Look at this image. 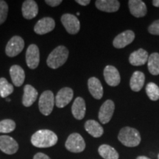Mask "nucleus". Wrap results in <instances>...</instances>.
<instances>
[{
    "label": "nucleus",
    "instance_id": "obj_1",
    "mask_svg": "<svg viewBox=\"0 0 159 159\" xmlns=\"http://www.w3.org/2000/svg\"><path fill=\"white\" fill-rule=\"evenodd\" d=\"M57 142V136L49 130H40L31 137V143L39 148H47L54 146Z\"/></svg>",
    "mask_w": 159,
    "mask_h": 159
},
{
    "label": "nucleus",
    "instance_id": "obj_2",
    "mask_svg": "<svg viewBox=\"0 0 159 159\" xmlns=\"http://www.w3.org/2000/svg\"><path fill=\"white\" fill-rule=\"evenodd\" d=\"M69 50L64 46H58L52 51L47 60V64L51 69H57L66 62Z\"/></svg>",
    "mask_w": 159,
    "mask_h": 159
},
{
    "label": "nucleus",
    "instance_id": "obj_3",
    "mask_svg": "<svg viewBox=\"0 0 159 159\" xmlns=\"http://www.w3.org/2000/svg\"><path fill=\"white\" fill-rule=\"evenodd\" d=\"M118 139L125 146L134 148L140 144L141 136L136 129L130 128V127H125L119 132Z\"/></svg>",
    "mask_w": 159,
    "mask_h": 159
},
{
    "label": "nucleus",
    "instance_id": "obj_4",
    "mask_svg": "<svg viewBox=\"0 0 159 159\" xmlns=\"http://www.w3.org/2000/svg\"><path fill=\"white\" fill-rule=\"evenodd\" d=\"M55 103V97L52 91H45L39 98V108L40 112L44 116H49L53 110Z\"/></svg>",
    "mask_w": 159,
    "mask_h": 159
},
{
    "label": "nucleus",
    "instance_id": "obj_5",
    "mask_svg": "<svg viewBox=\"0 0 159 159\" xmlns=\"http://www.w3.org/2000/svg\"><path fill=\"white\" fill-rule=\"evenodd\" d=\"M66 148L71 152H81L85 150V143L84 139L79 134L75 133L68 137L65 144Z\"/></svg>",
    "mask_w": 159,
    "mask_h": 159
},
{
    "label": "nucleus",
    "instance_id": "obj_6",
    "mask_svg": "<svg viewBox=\"0 0 159 159\" xmlns=\"http://www.w3.org/2000/svg\"><path fill=\"white\" fill-rule=\"evenodd\" d=\"M25 47V41L21 37L16 36L12 37L7 43L5 48V53L7 56L13 57L16 56L21 52Z\"/></svg>",
    "mask_w": 159,
    "mask_h": 159
},
{
    "label": "nucleus",
    "instance_id": "obj_7",
    "mask_svg": "<svg viewBox=\"0 0 159 159\" xmlns=\"http://www.w3.org/2000/svg\"><path fill=\"white\" fill-rule=\"evenodd\" d=\"M61 22L69 34L75 35L78 33L80 29V23L79 19L75 15L66 13L61 17Z\"/></svg>",
    "mask_w": 159,
    "mask_h": 159
},
{
    "label": "nucleus",
    "instance_id": "obj_8",
    "mask_svg": "<svg viewBox=\"0 0 159 159\" xmlns=\"http://www.w3.org/2000/svg\"><path fill=\"white\" fill-rule=\"evenodd\" d=\"M115 109L114 103L111 99H108L102 105L99 111V119L102 124H107L110 122L114 114Z\"/></svg>",
    "mask_w": 159,
    "mask_h": 159
},
{
    "label": "nucleus",
    "instance_id": "obj_9",
    "mask_svg": "<svg viewBox=\"0 0 159 159\" xmlns=\"http://www.w3.org/2000/svg\"><path fill=\"white\" fill-rule=\"evenodd\" d=\"M40 61V52L38 46L31 44L28 47L26 52V63L27 66L31 69L38 67Z\"/></svg>",
    "mask_w": 159,
    "mask_h": 159
},
{
    "label": "nucleus",
    "instance_id": "obj_10",
    "mask_svg": "<svg viewBox=\"0 0 159 159\" xmlns=\"http://www.w3.org/2000/svg\"><path fill=\"white\" fill-rule=\"evenodd\" d=\"M74 92L71 88L64 87L58 91L56 97H55V103L56 106L59 108H64L73 98Z\"/></svg>",
    "mask_w": 159,
    "mask_h": 159
},
{
    "label": "nucleus",
    "instance_id": "obj_11",
    "mask_svg": "<svg viewBox=\"0 0 159 159\" xmlns=\"http://www.w3.org/2000/svg\"><path fill=\"white\" fill-rule=\"evenodd\" d=\"M0 150L7 155H13L19 150V144L12 137L3 135L0 136Z\"/></svg>",
    "mask_w": 159,
    "mask_h": 159
},
{
    "label": "nucleus",
    "instance_id": "obj_12",
    "mask_svg": "<svg viewBox=\"0 0 159 159\" xmlns=\"http://www.w3.org/2000/svg\"><path fill=\"white\" fill-rule=\"evenodd\" d=\"M55 27V22L54 19L50 17H44L40 19L35 24L34 27V31L39 35H44L50 33L54 30Z\"/></svg>",
    "mask_w": 159,
    "mask_h": 159
},
{
    "label": "nucleus",
    "instance_id": "obj_13",
    "mask_svg": "<svg viewBox=\"0 0 159 159\" xmlns=\"http://www.w3.org/2000/svg\"><path fill=\"white\" fill-rule=\"evenodd\" d=\"M135 34L132 30H126L119 34L113 41V45L117 49H122L134 41Z\"/></svg>",
    "mask_w": 159,
    "mask_h": 159
},
{
    "label": "nucleus",
    "instance_id": "obj_14",
    "mask_svg": "<svg viewBox=\"0 0 159 159\" xmlns=\"http://www.w3.org/2000/svg\"><path fill=\"white\" fill-rule=\"evenodd\" d=\"M104 78L107 84L110 86H116L120 83V75L116 68L113 66H107L104 69Z\"/></svg>",
    "mask_w": 159,
    "mask_h": 159
},
{
    "label": "nucleus",
    "instance_id": "obj_15",
    "mask_svg": "<svg viewBox=\"0 0 159 159\" xmlns=\"http://www.w3.org/2000/svg\"><path fill=\"white\" fill-rule=\"evenodd\" d=\"M22 15L26 19H33L38 15L39 6L33 0H26L22 5Z\"/></svg>",
    "mask_w": 159,
    "mask_h": 159
},
{
    "label": "nucleus",
    "instance_id": "obj_16",
    "mask_svg": "<svg viewBox=\"0 0 159 159\" xmlns=\"http://www.w3.org/2000/svg\"><path fill=\"white\" fill-rule=\"evenodd\" d=\"M128 6L131 14L137 18L144 16L148 11L145 3L141 0H130L128 2Z\"/></svg>",
    "mask_w": 159,
    "mask_h": 159
},
{
    "label": "nucleus",
    "instance_id": "obj_17",
    "mask_svg": "<svg viewBox=\"0 0 159 159\" xmlns=\"http://www.w3.org/2000/svg\"><path fill=\"white\" fill-rule=\"evenodd\" d=\"M148 52L143 49H139L131 53L129 57V61L131 65L139 66L144 65L148 62Z\"/></svg>",
    "mask_w": 159,
    "mask_h": 159
},
{
    "label": "nucleus",
    "instance_id": "obj_18",
    "mask_svg": "<svg viewBox=\"0 0 159 159\" xmlns=\"http://www.w3.org/2000/svg\"><path fill=\"white\" fill-rule=\"evenodd\" d=\"M10 75L13 85L19 87L25 82V74L24 69L19 65L12 66L10 69Z\"/></svg>",
    "mask_w": 159,
    "mask_h": 159
},
{
    "label": "nucleus",
    "instance_id": "obj_19",
    "mask_svg": "<svg viewBox=\"0 0 159 159\" xmlns=\"http://www.w3.org/2000/svg\"><path fill=\"white\" fill-rule=\"evenodd\" d=\"M85 111H86V107H85V100L80 97H77L71 106V112L73 116L77 120H81L84 118Z\"/></svg>",
    "mask_w": 159,
    "mask_h": 159
},
{
    "label": "nucleus",
    "instance_id": "obj_20",
    "mask_svg": "<svg viewBox=\"0 0 159 159\" xmlns=\"http://www.w3.org/2000/svg\"><path fill=\"white\" fill-rule=\"evenodd\" d=\"M38 91L31 85H26L24 88L22 103L25 107H30L35 102L38 97Z\"/></svg>",
    "mask_w": 159,
    "mask_h": 159
},
{
    "label": "nucleus",
    "instance_id": "obj_21",
    "mask_svg": "<svg viewBox=\"0 0 159 159\" xmlns=\"http://www.w3.org/2000/svg\"><path fill=\"white\" fill-rule=\"evenodd\" d=\"M89 90L94 98L100 99L103 96V88L101 82L97 77H91L88 81Z\"/></svg>",
    "mask_w": 159,
    "mask_h": 159
},
{
    "label": "nucleus",
    "instance_id": "obj_22",
    "mask_svg": "<svg viewBox=\"0 0 159 159\" xmlns=\"http://www.w3.org/2000/svg\"><path fill=\"white\" fill-rule=\"evenodd\" d=\"M95 5L99 11L107 13L116 12L119 8V2L116 0H97Z\"/></svg>",
    "mask_w": 159,
    "mask_h": 159
},
{
    "label": "nucleus",
    "instance_id": "obj_23",
    "mask_svg": "<svg viewBox=\"0 0 159 159\" xmlns=\"http://www.w3.org/2000/svg\"><path fill=\"white\" fill-rule=\"evenodd\" d=\"M145 81V76L142 71H136L133 74L130 78V86L134 91L138 92L144 86Z\"/></svg>",
    "mask_w": 159,
    "mask_h": 159
},
{
    "label": "nucleus",
    "instance_id": "obj_24",
    "mask_svg": "<svg viewBox=\"0 0 159 159\" xmlns=\"http://www.w3.org/2000/svg\"><path fill=\"white\" fill-rule=\"evenodd\" d=\"M85 129L91 136L94 138H99L102 136L104 130L102 127L95 120H88L85 123Z\"/></svg>",
    "mask_w": 159,
    "mask_h": 159
},
{
    "label": "nucleus",
    "instance_id": "obj_25",
    "mask_svg": "<svg viewBox=\"0 0 159 159\" xmlns=\"http://www.w3.org/2000/svg\"><path fill=\"white\" fill-rule=\"evenodd\" d=\"M99 154L105 159H119V153L114 148L108 144H102L98 149Z\"/></svg>",
    "mask_w": 159,
    "mask_h": 159
},
{
    "label": "nucleus",
    "instance_id": "obj_26",
    "mask_svg": "<svg viewBox=\"0 0 159 159\" xmlns=\"http://www.w3.org/2000/svg\"><path fill=\"white\" fill-rule=\"evenodd\" d=\"M148 66L149 71L153 75H159V54L157 52L152 53L148 57Z\"/></svg>",
    "mask_w": 159,
    "mask_h": 159
},
{
    "label": "nucleus",
    "instance_id": "obj_27",
    "mask_svg": "<svg viewBox=\"0 0 159 159\" xmlns=\"http://www.w3.org/2000/svg\"><path fill=\"white\" fill-rule=\"evenodd\" d=\"M13 85H11L7 79L4 77L0 78V97L2 98H7L13 92Z\"/></svg>",
    "mask_w": 159,
    "mask_h": 159
},
{
    "label": "nucleus",
    "instance_id": "obj_28",
    "mask_svg": "<svg viewBox=\"0 0 159 159\" xmlns=\"http://www.w3.org/2000/svg\"><path fill=\"white\" fill-rule=\"evenodd\" d=\"M146 93L151 100L156 101L159 99V87L154 83H149L146 86Z\"/></svg>",
    "mask_w": 159,
    "mask_h": 159
},
{
    "label": "nucleus",
    "instance_id": "obj_29",
    "mask_svg": "<svg viewBox=\"0 0 159 159\" xmlns=\"http://www.w3.org/2000/svg\"><path fill=\"white\" fill-rule=\"evenodd\" d=\"M16 128V123L12 119H4L0 122V133L8 134L13 132Z\"/></svg>",
    "mask_w": 159,
    "mask_h": 159
},
{
    "label": "nucleus",
    "instance_id": "obj_30",
    "mask_svg": "<svg viewBox=\"0 0 159 159\" xmlns=\"http://www.w3.org/2000/svg\"><path fill=\"white\" fill-rule=\"evenodd\" d=\"M8 13V5L6 2L0 0V25L5 21Z\"/></svg>",
    "mask_w": 159,
    "mask_h": 159
},
{
    "label": "nucleus",
    "instance_id": "obj_31",
    "mask_svg": "<svg viewBox=\"0 0 159 159\" xmlns=\"http://www.w3.org/2000/svg\"><path fill=\"white\" fill-rule=\"evenodd\" d=\"M148 31L150 34L159 35V20H156L150 25Z\"/></svg>",
    "mask_w": 159,
    "mask_h": 159
},
{
    "label": "nucleus",
    "instance_id": "obj_32",
    "mask_svg": "<svg viewBox=\"0 0 159 159\" xmlns=\"http://www.w3.org/2000/svg\"><path fill=\"white\" fill-rule=\"evenodd\" d=\"M45 3L51 7H56L62 3V0H46Z\"/></svg>",
    "mask_w": 159,
    "mask_h": 159
},
{
    "label": "nucleus",
    "instance_id": "obj_33",
    "mask_svg": "<svg viewBox=\"0 0 159 159\" xmlns=\"http://www.w3.org/2000/svg\"><path fill=\"white\" fill-rule=\"evenodd\" d=\"M33 159H51L48 156L42 152H38L33 157Z\"/></svg>",
    "mask_w": 159,
    "mask_h": 159
},
{
    "label": "nucleus",
    "instance_id": "obj_34",
    "mask_svg": "<svg viewBox=\"0 0 159 159\" xmlns=\"http://www.w3.org/2000/svg\"><path fill=\"white\" fill-rule=\"evenodd\" d=\"M76 2L78 3L79 5H80L86 6L89 5V3L91 2V1H89V0H77Z\"/></svg>",
    "mask_w": 159,
    "mask_h": 159
},
{
    "label": "nucleus",
    "instance_id": "obj_35",
    "mask_svg": "<svg viewBox=\"0 0 159 159\" xmlns=\"http://www.w3.org/2000/svg\"><path fill=\"white\" fill-rule=\"evenodd\" d=\"M152 5H153L155 7H159V0H154L152 1Z\"/></svg>",
    "mask_w": 159,
    "mask_h": 159
},
{
    "label": "nucleus",
    "instance_id": "obj_36",
    "mask_svg": "<svg viewBox=\"0 0 159 159\" xmlns=\"http://www.w3.org/2000/svg\"><path fill=\"white\" fill-rule=\"evenodd\" d=\"M136 159H150V158H148V157H146V156H139Z\"/></svg>",
    "mask_w": 159,
    "mask_h": 159
},
{
    "label": "nucleus",
    "instance_id": "obj_37",
    "mask_svg": "<svg viewBox=\"0 0 159 159\" xmlns=\"http://www.w3.org/2000/svg\"><path fill=\"white\" fill-rule=\"evenodd\" d=\"M158 158L159 159V154H158Z\"/></svg>",
    "mask_w": 159,
    "mask_h": 159
}]
</instances>
